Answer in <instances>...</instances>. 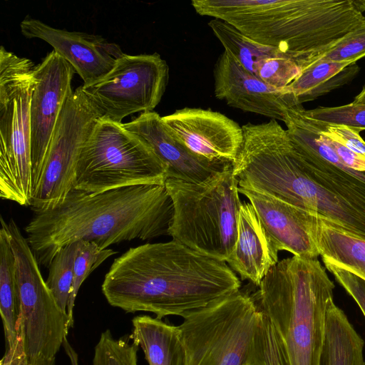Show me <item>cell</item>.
<instances>
[{
    "label": "cell",
    "mask_w": 365,
    "mask_h": 365,
    "mask_svg": "<svg viewBox=\"0 0 365 365\" xmlns=\"http://www.w3.org/2000/svg\"><path fill=\"white\" fill-rule=\"evenodd\" d=\"M241 282L224 261L172 240L128 249L112 263L101 289L125 312H151L162 319L194 312L240 292Z\"/></svg>",
    "instance_id": "1"
},
{
    "label": "cell",
    "mask_w": 365,
    "mask_h": 365,
    "mask_svg": "<svg viewBox=\"0 0 365 365\" xmlns=\"http://www.w3.org/2000/svg\"><path fill=\"white\" fill-rule=\"evenodd\" d=\"M32 211L26 240L39 264L48 268L56 253L73 242L106 249L169 235L174 208L165 185H139L101 192L72 189L57 205Z\"/></svg>",
    "instance_id": "2"
},
{
    "label": "cell",
    "mask_w": 365,
    "mask_h": 365,
    "mask_svg": "<svg viewBox=\"0 0 365 365\" xmlns=\"http://www.w3.org/2000/svg\"><path fill=\"white\" fill-rule=\"evenodd\" d=\"M334 288L317 259L272 267L250 295L259 314L255 365H319Z\"/></svg>",
    "instance_id": "3"
},
{
    "label": "cell",
    "mask_w": 365,
    "mask_h": 365,
    "mask_svg": "<svg viewBox=\"0 0 365 365\" xmlns=\"http://www.w3.org/2000/svg\"><path fill=\"white\" fill-rule=\"evenodd\" d=\"M292 139L267 168L266 192L365 240V173L346 165L314 123Z\"/></svg>",
    "instance_id": "4"
},
{
    "label": "cell",
    "mask_w": 365,
    "mask_h": 365,
    "mask_svg": "<svg viewBox=\"0 0 365 365\" xmlns=\"http://www.w3.org/2000/svg\"><path fill=\"white\" fill-rule=\"evenodd\" d=\"M195 11L226 21L288 55L302 71L365 20L353 0H192Z\"/></svg>",
    "instance_id": "5"
},
{
    "label": "cell",
    "mask_w": 365,
    "mask_h": 365,
    "mask_svg": "<svg viewBox=\"0 0 365 365\" xmlns=\"http://www.w3.org/2000/svg\"><path fill=\"white\" fill-rule=\"evenodd\" d=\"M165 185L174 208L169 235L205 256L227 262L237 240L242 204L232 164L202 182L168 178Z\"/></svg>",
    "instance_id": "6"
},
{
    "label": "cell",
    "mask_w": 365,
    "mask_h": 365,
    "mask_svg": "<svg viewBox=\"0 0 365 365\" xmlns=\"http://www.w3.org/2000/svg\"><path fill=\"white\" fill-rule=\"evenodd\" d=\"M36 66L0 48V197L30 206L32 195L31 98Z\"/></svg>",
    "instance_id": "7"
},
{
    "label": "cell",
    "mask_w": 365,
    "mask_h": 365,
    "mask_svg": "<svg viewBox=\"0 0 365 365\" xmlns=\"http://www.w3.org/2000/svg\"><path fill=\"white\" fill-rule=\"evenodd\" d=\"M167 178L165 165L143 140L123 123L99 118L81 149L73 189L101 192L165 185Z\"/></svg>",
    "instance_id": "8"
},
{
    "label": "cell",
    "mask_w": 365,
    "mask_h": 365,
    "mask_svg": "<svg viewBox=\"0 0 365 365\" xmlns=\"http://www.w3.org/2000/svg\"><path fill=\"white\" fill-rule=\"evenodd\" d=\"M259 314L238 292L197 310L178 326L184 365H255Z\"/></svg>",
    "instance_id": "9"
},
{
    "label": "cell",
    "mask_w": 365,
    "mask_h": 365,
    "mask_svg": "<svg viewBox=\"0 0 365 365\" xmlns=\"http://www.w3.org/2000/svg\"><path fill=\"white\" fill-rule=\"evenodd\" d=\"M19 294L18 334L28 365L56 359L71 327L41 274L39 263L13 219L8 222Z\"/></svg>",
    "instance_id": "10"
},
{
    "label": "cell",
    "mask_w": 365,
    "mask_h": 365,
    "mask_svg": "<svg viewBox=\"0 0 365 365\" xmlns=\"http://www.w3.org/2000/svg\"><path fill=\"white\" fill-rule=\"evenodd\" d=\"M168 79L169 66L158 53H124L104 77L81 88L101 119L122 123L130 114L153 111Z\"/></svg>",
    "instance_id": "11"
},
{
    "label": "cell",
    "mask_w": 365,
    "mask_h": 365,
    "mask_svg": "<svg viewBox=\"0 0 365 365\" xmlns=\"http://www.w3.org/2000/svg\"><path fill=\"white\" fill-rule=\"evenodd\" d=\"M99 113L81 86L68 96L50 140L38 185L31 199V210L51 207L73 189L81 149Z\"/></svg>",
    "instance_id": "12"
},
{
    "label": "cell",
    "mask_w": 365,
    "mask_h": 365,
    "mask_svg": "<svg viewBox=\"0 0 365 365\" xmlns=\"http://www.w3.org/2000/svg\"><path fill=\"white\" fill-rule=\"evenodd\" d=\"M75 73L73 66L53 50L35 67L30 105L32 193L39 181L46 153L61 112L73 91L71 81Z\"/></svg>",
    "instance_id": "13"
},
{
    "label": "cell",
    "mask_w": 365,
    "mask_h": 365,
    "mask_svg": "<svg viewBox=\"0 0 365 365\" xmlns=\"http://www.w3.org/2000/svg\"><path fill=\"white\" fill-rule=\"evenodd\" d=\"M27 38H39L69 63L83 81L91 85L104 77L124 53L120 47L99 35L56 29L30 16L20 24Z\"/></svg>",
    "instance_id": "14"
},
{
    "label": "cell",
    "mask_w": 365,
    "mask_h": 365,
    "mask_svg": "<svg viewBox=\"0 0 365 365\" xmlns=\"http://www.w3.org/2000/svg\"><path fill=\"white\" fill-rule=\"evenodd\" d=\"M162 118L178 140L209 160L233 163L242 148V128L219 112L184 108Z\"/></svg>",
    "instance_id": "15"
},
{
    "label": "cell",
    "mask_w": 365,
    "mask_h": 365,
    "mask_svg": "<svg viewBox=\"0 0 365 365\" xmlns=\"http://www.w3.org/2000/svg\"><path fill=\"white\" fill-rule=\"evenodd\" d=\"M213 76L215 96L233 108L283 121L286 110L298 105L285 88L268 86L225 51L216 61Z\"/></svg>",
    "instance_id": "16"
},
{
    "label": "cell",
    "mask_w": 365,
    "mask_h": 365,
    "mask_svg": "<svg viewBox=\"0 0 365 365\" xmlns=\"http://www.w3.org/2000/svg\"><path fill=\"white\" fill-rule=\"evenodd\" d=\"M123 126L153 150L165 165L168 178L200 183L232 164L211 160L191 151L175 138L155 111L141 113Z\"/></svg>",
    "instance_id": "17"
},
{
    "label": "cell",
    "mask_w": 365,
    "mask_h": 365,
    "mask_svg": "<svg viewBox=\"0 0 365 365\" xmlns=\"http://www.w3.org/2000/svg\"><path fill=\"white\" fill-rule=\"evenodd\" d=\"M279 251L317 259L319 252L312 234L314 214L271 195L240 187Z\"/></svg>",
    "instance_id": "18"
},
{
    "label": "cell",
    "mask_w": 365,
    "mask_h": 365,
    "mask_svg": "<svg viewBox=\"0 0 365 365\" xmlns=\"http://www.w3.org/2000/svg\"><path fill=\"white\" fill-rule=\"evenodd\" d=\"M278 252L250 202L242 204L237 223V237L227 260L242 279L258 287L278 262Z\"/></svg>",
    "instance_id": "19"
},
{
    "label": "cell",
    "mask_w": 365,
    "mask_h": 365,
    "mask_svg": "<svg viewBox=\"0 0 365 365\" xmlns=\"http://www.w3.org/2000/svg\"><path fill=\"white\" fill-rule=\"evenodd\" d=\"M130 338L145 355L149 365H184L185 352L178 326L148 315L132 320Z\"/></svg>",
    "instance_id": "20"
},
{
    "label": "cell",
    "mask_w": 365,
    "mask_h": 365,
    "mask_svg": "<svg viewBox=\"0 0 365 365\" xmlns=\"http://www.w3.org/2000/svg\"><path fill=\"white\" fill-rule=\"evenodd\" d=\"M364 344L344 312L331 301L319 365H365Z\"/></svg>",
    "instance_id": "21"
},
{
    "label": "cell",
    "mask_w": 365,
    "mask_h": 365,
    "mask_svg": "<svg viewBox=\"0 0 365 365\" xmlns=\"http://www.w3.org/2000/svg\"><path fill=\"white\" fill-rule=\"evenodd\" d=\"M312 234L323 261L365 280V240L336 228L315 215Z\"/></svg>",
    "instance_id": "22"
},
{
    "label": "cell",
    "mask_w": 365,
    "mask_h": 365,
    "mask_svg": "<svg viewBox=\"0 0 365 365\" xmlns=\"http://www.w3.org/2000/svg\"><path fill=\"white\" fill-rule=\"evenodd\" d=\"M355 63H339L321 58L302 71L285 89L298 105L314 100L350 82L359 73Z\"/></svg>",
    "instance_id": "23"
},
{
    "label": "cell",
    "mask_w": 365,
    "mask_h": 365,
    "mask_svg": "<svg viewBox=\"0 0 365 365\" xmlns=\"http://www.w3.org/2000/svg\"><path fill=\"white\" fill-rule=\"evenodd\" d=\"M0 314L3 322L6 348L17 341L19 294L16 259L10 240L8 223L0 218Z\"/></svg>",
    "instance_id": "24"
},
{
    "label": "cell",
    "mask_w": 365,
    "mask_h": 365,
    "mask_svg": "<svg viewBox=\"0 0 365 365\" xmlns=\"http://www.w3.org/2000/svg\"><path fill=\"white\" fill-rule=\"evenodd\" d=\"M208 26L222 44L225 51L254 75L256 66L262 59L279 55L289 56L277 48L255 41L222 20L212 19Z\"/></svg>",
    "instance_id": "25"
},
{
    "label": "cell",
    "mask_w": 365,
    "mask_h": 365,
    "mask_svg": "<svg viewBox=\"0 0 365 365\" xmlns=\"http://www.w3.org/2000/svg\"><path fill=\"white\" fill-rule=\"evenodd\" d=\"M78 245L79 242L69 244L56 253L48 267L46 281L58 305L66 313L72 288L74 262Z\"/></svg>",
    "instance_id": "26"
},
{
    "label": "cell",
    "mask_w": 365,
    "mask_h": 365,
    "mask_svg": "<svg viewBox=\"0 0 365 365\" xmlns=\"http://www.w3.org/2000/svg\"><path fill=\"white\" fill-rule=\"evenodd\" d=\"M111 249L101 248L94 242L80 241L73 267V279L67 309L71 327L73 326V308L78 290L88 275L107 258L115 254Z\"/></svg>",
    "instance_id": "27"
},
{
    "label": "cell",
    "mask_w": 365,
    "mask_h": 365,
    "mask_svg": "<svg viewBox=\"0 0 365 365\" xmlns=\"http://www.w3.org/2000/svg\"><path fill=\"white\" fill-rule=\"evenodd\" d=\"M130 339H116L109 329L102 332L95 346L93 365H138L139 347Z\"/></svg>",
    "instance_id": "28"
},
{
    "label": "cell",
    "mask_w": 365,
    "mask_h": 365,
    "mask_svg": "<svg viewBox=\"0 0 365 365\" xmlns=\"http://www.w3.org/2000/svg\"><path fill=\"white\" fill-rule=\"evenodd\" d=\"M302 68L286 55L270 56L259 61L255 75L268 86L284 89L301 73Z\"/></svg>",
    "instance_id": "29"
},
{
    "label": "cell",
    "mask_w": 365,
    "mask_h": 365,
    "mask_svg": "<svg viewBox=\"0 0 365 365\" xmlns=\"http://www.w3.org/2000/svg\"><path fill=\"white\" fill-rule=\"evenodd\" d=\"M312 119L327 125H344L359 133L365 130V103H350L335 107H317L306 110Z\"/></svg>",
    "instance_id": "30"
},
{
    "label": "cell",
    "mask_w": 365,
    "mask_h": 365,
    "mask_svg": "<svg viewBox=\"0 0 365 365\" xmlns=\"http://www.w3.org/2000/svg\"><path fill=\"white\" fill-rule=\"evenodd\" d=\"M364 57H365V20L347 33L322 58L352 64Z\"/></svg>",
    "instance_id": "31"
},
{
    "label": "cell",
    "mask_w": 365,
    "mask_h": 365,
    "mask_svg": "<svg viewBox=\"0 0 365 365\" xmlns=\"http://www.w3.org/2000/svg\"><path fill=\"white\" fill-rule=\"evenodd\" d=\"M325 267L356 301L365 317V280L331 262L323 261Z\"/></svg>",
    "instance_id": "32"
},
{
    "label": "cell",
    "mask_w": 365,
    "mask_h": 365,
    "mask_svg": "<svg viewBox=\"0 0 365 365\" xmlns=\"http://www.w3.org/2000/svg\"><path fill=\"white\" fill-rule=\"evenodd\" d=\"M0 365H28L23 341L19 334L16 342L13 346L6 348Z\"/></svg>",
    "instance_id": "33"
},
{
    "label": "cell",
    "mask_w": 365,
    "mask_h": 365,
    "mask_svg": "<svg viewBox=\"0 0 365 365\" xmlns=\"http://www.w3.org/2000/svg\"><path fill=\"white\" fill-rule=\"evenodd\" d=\"M70 359V362L71 365H78V356L75 349L72 347V346L68 342L67 338H66L63 341L62 346Z\"/></svg>",
    "instance_id": "34"
},
{
    "label": "cell",
    "mask_w": 365,
    "mask_h": 365,
    "mask_svg": "<svg viewBox=\"0 0 365 365\" xmlns=\"http://www.w3.org/2000/svg\"><path fill=\"white\" fill-rule=\"evenodd\" d=\"M353 102L365 103V86L363 87L361 92L355 97Z\"/></svg>",
    "instance_id": "35"
},
{
    "label": "cell",
    "mask_w": 365,
    "mask_h": 365,
    "mask_svg": "<svg viewBox=\"0 0 365 365\" xmlns=\"http://www.w3.org/2000/svg\"><path fill=\"white\" fill-rule=\"evenodd\" d=\"M357 8L363 13L365 11V0H353Z\"/></svg>",
    "instance_id": "36"
},
{
    "label": "cell",
    "mask_w": 365,
    "mask_h": 365,
    "mask_svg": "<svg viewBox=\"0 0 365 365\" xmlns=\"http://www.w3.org/2000/svg\"><path fill=\"white\" fill-rule=\"evenodd\" d=\"M56 359H52L49 360H45L42 361L37 362L34 365H56Z\"/></svg>",
    "instance_id": "37"
}]
</instances>
